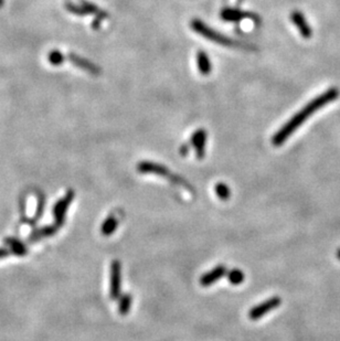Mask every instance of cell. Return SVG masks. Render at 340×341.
Instances as JSON below:
<instances>
[{"label": "cell", "mask_w": 340, "mask_h": 341, "mask_svg": "<svg viewBox=\"0 0 340 341\" xmlns=\"http://www.w3.org/2000/svg\"><path fill=\"white\" fill-rule=\"evenodd\" d=\"M68 59L70 60L71 63H73L75 66H78V68L80 69L86 71L87 73H91L94 75H97L101 73V69L98 68L97 65L92 63V62L87 61L86 59H84V57H79L78 55L70 53V55L68 56Z\"/></svg>", "instance_id": "9c48e42d"}, {"label": "cell", "mask_w": 340, "mask_h": 341, "mask_svg": "<svg viewBox=\"0 0 340 341\" xmlns=\"http://www.w3.org/2000/svg\"><path fill=\"white\" fill-rule=\"evenodd\" d=\"M216 194L217 196L220 198L221 200L223 201H226L230 198V196H231V191H230V188L227 187L226 183H223V182H219L218 185L216 186Z\"/></svg>", "instance_id": "d6986e66"}, {"label": "cell", "mask_w": 340, "mask_h": 341, "mask_svg": "<svg viewBox=\"0 0 340 341\" xmlns=\"http://www.w3.org/2000/svg\"><path fill=\"white\" fill-rule=\"evenodd\" d=\"M197 63H198V69L201 74L207 75L211 72V63L208 55L203 51H199L197 53Z\"/></svg>", "instance_id": "5bb4252c"}, {"label": "cell", "mask_w": 340, "mask_h": 341, "mask_svg": "<svg viewBox=\"0 0 340 341\" xmlns=\"http://www.w3.org/2000/svg\"><path fill=\"white\" fill-rule=\"evenodd\" d=\"M57 230H59V227L56 226V224H53V226L42 227L41 228H37V230H34L29 235V241L30 242H37V241H40L41 239H43V237L52 236V235L56 234Z\"/></svg>", "instance_id": "7c38bea8"}, {"label": "cell", "mask_w": 340, "mask_h": 341, "mask_svg": "<svg viewBox=\"0 0 340 341\" xmlns=\"http://www.w3.org/2000/svg\"><path fill=\"white\" fill-rule=\"evenodd\" d=\"M3 3H4V0H0V8L3 6Z\"/></svg>", "instance_id": "484cf974"}, {"label": "cell", "mask_w": 340, "mask_h": 341, "mask_svg": "<svg viewBox=\"0 0 340 341\" xmlns=\"http://www.w3.org/2000/svg\"><path fill=\"white\" fill-rule=\"evenodd\" d=\"M191 28L195 32L202 35L205 39H208L214 43L221 44V46L230 48H249V46H245L242 42L236 41V40L230 39L229 37H226V35L219 33L218 31L211 29L210 27L205 25L204 22L199 19H195L191 21Z\"/></svg>", "instance_id": "7a4b0ae2"}, {"label": "cell", "mask_w": 340, "mask_h": 341, "mask_svg": "<svg viewBox=\"0 0 340 341\" xmlns=\"http://www.w3.org/2000/svg\"><path fill=\"white\" fill-rule=\"evenodd\" d=\"M227 274V267L223 265H219L212 268L211 271L203 274L200 278V284L202 286H210L217 283L220 278H222Z\"/></svg>", "instance_id": "8fae6325"}, {"label": "cell", "mask_w": 340, "mask_h": 341, "mask_svg": "<svg viewBox=\"0 0 340 341\" xmlns=\"http://www.w3.org/2000/svg\"><path fill=\"white\" fill-rule=\"evenodd\" d=\"M64 56L59 50H52L49 53V62L52 65H60L64 62Z\"/></svg>", "instance_id": "ffe728a7"}, {"label": "cell", "mask_w": 340, "mask_h": 341, "mask_svg": "<svg viewBox=\"0 0 340 341\" xmlns=\"http://www.w3.org/2000/svg\"><path fill=\"white\" fill-rule=\"evenodd\" d=\"M137 170L142 173L157 174V176H159V177L168 179V180L172 181L173 183H176V185H180L182 187L187 188V189L192 190V188L188 185V183L183 180L182 178L176 176V174L170 171L167 167H165L164 165L156 164V163H153V161H142V163L138 164Z\"/></svg>", "instance_id": "3957f363"}, {"label": "cell", "mask_w": 340, "mask_h": 341, "mask_svg": "<svg viewBox=\"0 0 340 341\" xmlns=\"http://www.w3.org/2000/svg\"><path fill=\"white\" fill-rule=\"evenodd\" d=\"M122 289V265L120 262L115 259L111 265V285L110 296L113 300H117Z\"/></svg>", "instance_id": "5b68a950"}, {"label": "cell", "mask_w": 340, "mask_h": 341, "mask_svg": "<svg viewBox=\"0 0 340 341\" xmlns=\"http://www.w3.org/2000/svg\"><path fill=\"white\" fill-rule=\"evenodd\" d=\"M227 281H229L232 285H240L244 282V273L238 270V268H233L229 273H227Z\"/></svg>", "instance_id": "ac0fdd59"}, {"label": "cell", "mask_w": 340, "mask_h": 341, "mask_svg": "<svg viewBox=\"0 0 340 341\" xmlns=\"http://www.w3.org/2000/svg\"><path fill=\"white\" fill-rule=\"evenodd\" d=\"M43 208H44V196L42 194H40L39 195L38 206H37V212H35L34 218H33L32 221H31V223H34V222L38 221L39 218L41 217L42 213H43Z\"/></svg>", "instance_id": "7402d4cb"}, {"label": "cell", "mask_w": 340, "mask_h": 341, "mask_svg": "<svg viewBox=\"0 0 340 341\" xmlns=\"http://www.w3.org/2000/svg\"><path fill=\"white\" fill-rule=\"evenodd\" d=\"M9 254H10V252H9L8 250H6V249H0V258L7 257Z\"/></svg>", "instance_id": "d4e9b609"}, {"label": "cell", "mask_w": 340, "mask_h": 341, "mask_svg": "<svg viewBox=\"0 0 340 341\" xmlns=\"http://www.w3.org/2000/svg\"><path fill=\"white\" fill-rule=\"evenodd\" d=\"M75 197L74 191L69 190L66 195L61 198L53 206V215H55V224L57 227H62L65 222V214Z\"/></svg>", "instance_id": "277c9868"}, {"label": "cell", "mask_w": 340, "mask_h": 341, "mask_svg": "<svg viewBox=\"0 0 340 341\" xmlns=\"http://www.w3.org/2000/svg\"><path fill=\"white\" fill-rule=\"evenodd\" d=\"M207 132L200 128L191 136V145L194 146L197 158L203 159L205 156V145H207Z\"/></svg>", "instance_id": "52a82bcc"}, {"label": "cell", "mask_w": 340, "mask_h": 341, "mask_svg": "<svg viewBox=\"0 0 340 341\" xmlns=\"http://www.w3.org/2000/svg\"><path fill=\"white\" fill-rule=\"evenodd\" d=\"M65 8L66 10L74 13V15L77 16H85L87 15V12L82 6H77V4H74L72 2H66L65 3Z\"/></svg>", "instance_id": "44dd1931"}, {"label": "cell", "mask_w": 340, "mask_h": 341, "mask_svg": "<svg viewBox=\"0 0 340 341\" xmlns=\"http://www.w3.org/2000/svg\"><path fill=\"white\" fill-rule=\"evenodd\" d=\"M221 18L226 21H240L245 18L252 20H257V17L253 15L251 12H245L240 10V9H232V8H226L223 9L221 12Z\"/></svg>", "instance_id": "30bf717a"}, {"label": "cell", "mask_w": 340, "mask_h": 341, "mask_svg": "<svg viewBox=\"0 0 340 341\" xmlns=\"http://www.w3.org/2000/svg\"><path fill=\"white\" fill-rule=\"evenodd\" d=\"M179 152H180L182 156H186L188 152H189V146H188L187 143H183L180 149H179Z\"/></svg>", "instance_id": "603a6c76"}, {"label": "cell", "mask_w": 340, "mask_h": 341, "mask_svg": "<svg viewBox=\"0 0 340 341\" xmlns=\"http://www.w3.org/2000/svg\"><path fill=\"white\" fill-rule=\"evenodd\" d=\"M117 227H118V220L116 219L114 215H110V217H107L104 220V222H103L102 224V227H101L102 234L105 236H110L116 231Z\"/></svg>", "instance_id": "9a60e30c"}, {"label": "cell", "mask_w": 340, "mask_h": 341, "mask_svg": "<svg viewBox=\"0 0 340 341\" xmlns=\"http://www.w3.org/2000/svg\"><path fill=\"white\" fill-rule=\"evenodd\" d=\"M81 6L86 10L87 13H92V15H95L96 18H98V19H106V18H109V15H107V12H105L104 10H102V9H100V7H97L96 4H94V3H91V2H88V1H85V0H83L82 1V4Z\"/></svg>", "instance_id": "2e32d148"}, {"label": "cell", "mask_w": 340, "mask_h": 341, "mask_svg": "<svg viewBox=\"0 0 340 341\" xmlns=\"http://www.w3.org/2000/svg\"><path fill=\"white\" fill-rule=\"evenodd\" d=\"M339 97V89L332 87L327 89V91L320 94L319 96L314 98L312 102L304 107L302 111H299L298 113L293 116L287 123H286L283 127H282L279 132H277L272 138V142L274 146H281L282 143H284L287 138L292 135V134L296 131V129L301 126V125L305 122V120L315 113L316 111H318L321 107L329 104V103L334 102Z\"/></svg>", "instance_id": "6da1fadb"}, {"label": "cell", "mask_w": 340, "mask_h": 341, "mask_svg": "<svg viewBox=\"0 0 340 341\" xmlns=\"http://www.w3.org/2000/svg\"><path fill=\"white\" fill-rule=\"evenodd\" d=\"M132 295L131 294H124L123 296H119L118 298V313L120 315H126L128 312L131 311L132 306Z\"/></svg>", "instance_id": "e0dca14e"}, {"label": "cell", "mask_w": 340, "mask_h": 341, "mask_svg": "<svg viewBox=\"0 0 340 341\" xmlns=\"http://www.w3.org/2000/svg\"><path fill=\"white\" fill-rule=\"evenodd\" d=\"M100 27H101V19H98V18H96V19L93 21L92 28L94 30H97V29H100Z\"/></svg>", "instance_id": "cb8c5ba5"}, {"label": "cell", "mask_w": 340, "mask_h": 341, "mask_svg": "<svg viewBox=\"0 0 340 341\" xmlns=\"http://www.w3.org/2000/svg\"><path fill=\"white\" fill-rule=\"evenodd\" d=\"M337 257L340 259V250L338 251V253H337Z\"/></svg>", "instance_id": "4316f807"}, {"label": "cell", "mask_w": 340, "mask_h": 341, "mask_svg": "<svg viewBox=\"0 0 340 341\" xmlns=\"http://www.w3.org/2000/svg\"><path fill=\"white\" fill-rule=\"evenodd\" d=\"M290 20L293 21V24L296 26V28L298 29L299 33L303 38L310 39L312 35V30L310 26H308L307 21L305 19V17L302 12L299 11H293L290 13Z\"/></svg>", "instance_id": "ba28073f"}, {"label": "cell", "mask_w": 340, "mask_h": 341, "mask_svg": "<svg viewBox=\"0 0 340 341\" xmlns=\"http://www.w3.org/2000/svg\"><path fill=\"white\" fill-rule=\"evenodd\" d=\"M282 300L280 297H272L270 299L265 300L261 304L254 306L251 311L249 312V317L252 320H257L259 318H262L264 315H266L267 313L272 312L273 309L277 308L281 305Z\"/></svg>", "instance_id": "8992f818"}, {"label": "cell", "mask_w": 340, "mask_h": 341, "mask_svg": "<svg viewBox=\"0 0 340 341\" xmlns=\"http://www.w3.org/2000/svg\"><path fill=\"white\" fill-rule=\"evenodd\" d=\"M4 242H6L7 245H9L11 252L18 255V256H25V255L28 253V249H27L26 245L19 240L13 239V237H7Z\"/></svg>", "instance_id": "4fadbf2b"}]
</instances>
